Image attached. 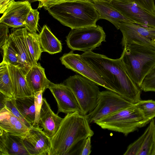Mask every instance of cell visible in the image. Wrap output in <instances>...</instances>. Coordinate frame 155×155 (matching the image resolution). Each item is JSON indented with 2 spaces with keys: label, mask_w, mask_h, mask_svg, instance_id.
Listing matches in <instances>:
<instances>
[{
  "label": "cell",
  "mask_w": 155,
  "mask_h": 155,
  "mask_svg": "<svg viewBox=\"0 0 155 155\" xmlns=\"http://www.w3.org/2000/svg\"><path fill=\"white\" fill-rule=\"evenodd\" d=\"M81 56L116 93L134 104L141 100L140 89L127 71L120 58L111 59L91 50L84 52Z\"/></svg>",
  "instance_id": "cell-1"
},
{
  "label": "cell",
  "mask_w": 155,
  "mask_h": 155,
  "mask_svg": "<svg viewBox=\"0 0 155 155\" xmlns=\"http://www.w3.org/2000/svg\"><path fill=\"white\" fill-rule=\"evenodd\" d=\"M94 134L85 115L78 112L68 114L51 138L48 155H76L83 141Z\"/></svg>",
  "instance_id": "cell-2"
},
{
  "label": "cell",
  "mask_w": 155,
  "mask_h": 155,
  "mask_svg": "<svg viewBox=\"0 0 155 155\" xmlns=\"http://www.w3.org/2000/svg\"><path fill=\"white\" fill-rule=\"evenodd\" d=\"M54 18L71 29L97 26L99 14L91 0L65 2L45 9Z\"/></svg>",
  "instance_id": "cell-3"
},
{
  "label": "cell",
  "mask_w": 155,
  "mask_h": 155,
  "mask_svg": "<svg viewBox=\"0 0 155 155\" xmlns=\"http://www.w3.org/2000/svg\"><path fill=\"white\" fill-rule=\"evenodd\" d=\"M120 58L127 72L140 88L144 78L155 66V50L141 45H126Z\"/></svg>",
  "instance_id": "cell-4"
},
{
  "label": "cell",
  "mask_w": 155,
  "mask_h": 155,
  "mask_svg": "<svg viewBox=\"0 0 155 155\" xmlns=\"http://www.w3.org/2000/svg\"><path fill=\"white\" fill-rule=\"evenodd\" d=\"M150 121L133 104L97 120L94 123L104 129L122 133L127 136Z\"/></svg>",
  "instance_id": "cell-5"
},
{
  "label": "cell",
  "mask_w": 155,
  "mask_h": 155,
  "mask_svg": "<svg viewBox=\"0 0 155 155\" xmlns=\"http://www.w3.org/2000/svg\"><path fill=\"white\" fill-rule=\"evenodd\" d=\"M64 82L75 95L82 115H86L92 111L97 105L100 92L98 85L78 74L70 76Z\"/></svg>",
  "instance_id": "cell-6"
},
{
  "label": "cell",
  "mask_w": 155,
  "mask_h": 155,
  "mask_svg": "<svg viewBox=\"0 0 155 155\" xmlns=\"http://www.w3.org/2000/svg\"><path fill=\"white\" fill-rule=\"evenodd\" d=\"M106 37L103 27L97 25L71 29L66 37V41L72 50L86 52L101 45L106 41Z\"/></svg>",
  "instance_id": "cell-7"
},
{
  "label": "cell",
  "mask_w": 155,
  "mask_h": 155,
  "mask_svg": "<svg viewBox=\"0 0 155 155\" xmlns=\"http://www.w3.org/2000/svg\"><path fill=\"white\" fill-rule=\"evenodd\" d=\"M117 93L108 90L100 91L97 104L91 112L85 115L89 123L95 121L133 105Z\"/></svg>",
  "instance_id": "cell-8"
},
{
  "label": "cell",
  "mask_w": 155,
  "mask_h": 155,
  "mask_svg": "<svg viewBox=\"0 0 155 155\" xmlns=\"http://www.w3.org/2000/svg\"><path fill=\"white\" fill-rule=\"evenodd\" d=\"M119 29L123 35V46L136 44L155 50V45L151 41L155 38V28L134 23L121 22Z\"/></svg>",
  "instance_id": "cell-9"
},
{
  "label": "cell",
  "mask_w": 155,
  "mask_h": 155,
  "mask_svg": "<svg viewBox=\"0 0 155 155\" xmlns=\"http://www.w3.org/2000/svg\"><path fill=\"white\" fill-rule=\"evenodd\" d=\"M60 59L62 64L66 68L92 81L98 85L115 92V90L82 57L81 55L75 54L72 50L64 54Z\"/></svg>",
  "instance_id": "cell-10"
},
{
  "label": "cell",
  "mask_w": 155,
  "mask_h": 155,
  "mask_svg": "<svg viewBox=\"0 0 155 155\" xmlns=\"http://www.w3.org/2000/svg\"><path fill=\"white\" fill-rule=\"evenodd\" d=\"M48 88L56 101L57 114L60 113L67 114L78 112L82 114L81 109L75 95L65 84H56L50 81Z\"/></svg>",
  "instance_id": "cell-11"
},
{
  "label": "cell",
  "mask_w": 155,
  "mask_h": 155,
  "mask_svg": "<svg viewBox=\"0 0 155 155\" xmlns=\"http://www.w3.org/2000/svg\"><path fill=\"white\" fill-rule=\"evenodd\" d=\"M110 4L134 23L155 28V15L133 3L110 0Z\"/></svg>",
  "instance_id": "cell-12"
},
{
  "label": "cell",
  "mask_w": 155,
  "mask_h": 155,
  "mask_svg": "<svg viewBox=\"0 0 155 155\" xmlns=\"http://www.w3.org/2000/svg\"><path fill=\"white\" fill-rule=\"evenodd\" d=\"M22 136L29 155H49L51 138L45 133L42 128L32 126Z\"/></svg>",
  "instance_id": "cell-13"
},
{
  "label": "cell",
  "mask_w": 155,
  "mask_h": 155,
  "mask_svg": "<svg viewBox=\"0 0 155 155\" xmlns=\"http://www.w3.org/2000/svg\"><path fill=\"white\" fill-rule=\"evenodd\" d=\"M32 8L28 1L13 0L3 13L0 19V23L13 28L24 27V22Z\"/></svg>",
  "instance_id": "cell-14"
},
{
  "label": "cell",
  "mask_w": 155,
  "mask_h": 155,
  "mask_svg": "<svg viewBox=\"0 0 155 155\" xmlns=\"http://www.w3.org/2000/svg\"><path fill=\"white\" fill-rule=\"evenodd\" d=\"M27 31L25 27L13 28L10 34L19 57V68L25 76L33 64L26 42Z\"/></svg>",
  "instance_id": "cell-15"
},
{
  "label": "cell",
  "mask_w": 155,
  "mask_h": 155,
  "mask_svg": "<svg viewBox=\"0 0 155 155\" xmlns=\"http://www.w3.org/2000/svg\"><path fill=\"white\" fill-rule=\"evenodd\" d=\"M23 134H14L0 129V155H29L24 143Z\"/></svg>",
  "instance_id": "cell-16"
},
{
  "label": "cell",
  "mask_w": 155,
  "mask_h": 155,
  "mask_svg": "<svg viewBox=\"0 0 155 155\" xmlns=\"http://www.w3.org/2000/svg\"><path fill=\"white\" fill-rule=\"evenodd\" d=\"M63 119L54 113L46 99L43 98L38 126L48 137L51 138L56 134Z\"/></svg>",
  "instance_id": "cell-17"
},
{
  "label": "cell",
  "mask_w": 155,
  "mask_h": 155,
  "mask_svg": "<svg viewBox=\"0 0 155 155\" xmlns=\"http://www.w3.org/2000/svg\"><path fill=\"white\" fill-rule=\"evenodd\" d=\"M92 2L99 14V19L108 21L117 29H119L121 22L134 23L114 8L110 2L101 1Z\"/></svg>",
  "instance_id": "cell-18"
},
{
  "label": "cell",
  "mask_w": 155,
  "mask_h": 155,
  "mask_svg": "<svg viewBox=\"0 0 155 155\" xmlns=\"http://www.w3.org/2000/svg\"><path fill=\"white\" fill-rule=\"evenodd\" d=\"M29 128L5 107L0 109V129L13 134L22 135Z\"/></svg>",
  "instance_id": "cell-19"
},
{
  "label": "cell",
  "mask_w": 155,
  "mask_h": 155,
  "mask_svg": "<svg viewBox=\"0 0 155 155\" xmlns=\"http://www.w3.org/2000/svg\"><path fill=\"white\" fill-rule=\"evenodd\" d=\"M28 84L33 94L48 88L50 81L47 78L45 69L40 63L33 64L25 75Z\"/></svg>",
  "instance_id": "cell-20"
},
{
  "label": "cell",
  "mask_w": 155,
  "mask_h": 155,
  "mask_svg": "<svg viewBox=\"0 0 155 155\" xmlns=\"http://www.w3.org/2000/svg\"><path fill=\"white\" fill-rule=\"evenodd\" d=\"M7 64L12 82L15 98L33 95L25 76L20 68L11 64Z\"/></svg>",
  "instance_id": "cell-21"
},
{
  "label": "cell",
  "mask_w": 155,
  "mask_h": 155,
  "mask_svg": "<svg viewBox=\"0 0 155 155\" xmlns=\"http://www.w3.org/2000/svg\"><path fill=\"white\" fill-rule=\"evenodd\" d=\"M39 38L43 52L54 54L61 51L62 45L60 41L46 25L42 28L39 34Z\"/></svg>",
  "instance_id": "cell-22"
},
{
  "label": "cell",
  "mask_w": 155,
  "mask_h": 155,
  "mask_svg": "<svg viewBox=\"0 0 155 155\" xmlns=\"http://www.w3.org/2000/svg\"><path fill=\"white\" fill-rule=\"evenodd\" d=\"M18 110L24 118L32 126L35 119V108L34 95L15 98Z\"/></svg>",
  "instance_id": "cell-23"
},
{
  "label": "cell",
  "mask_w": 155,
  "mask_h": 155,
  "mask_svg": "<svg viewBox=\"0 0 155 155\" xmlns=\"http://www.w3.org/2000/svg\"><path fill=\"white\" fill-rule=\"evenodd\" d=\"M0 92L6 96L15 98L8 64L3 61L0 64Z\"/></svg>",
  "instance_id": "cell-24"
},
{
  "label": "cell",
  "mask_w": 155,
  "mask_h": 155,
  "mask_svg": "<svg viewBox=\"0 0 155 155\" xmlns=\"http://www.w3.org/2000/svg\"><path fill=\"white\" fill-rule=\"evenodd\" d=\"M26 40L28 49L33 64L37 63L43 52L39 41V34L28 31L26 35Z\"/></svg>",
  "instance_id": "cell-25"
},
{
  "label": "cell",
  "mask_w": 155,
  "mask_h": 155,
  "mask_svg": "<svg viewBox=\"0 0 155 155\" xmlns=\"http://www.w3.org/2000/svg\"><path fill=\"white\" fill-rule=\"evenodd\" d=\"M3 51L2 61L19 68V60L12 39L10 34L4 44L1 48Z\"/></svg>",
  "instance_id": "cell-26"
},
{
  "label": "cell",
  "mask_w": 155,
  "mask_h": 155,
  "mask_svg": "<svg viewBox=\"0 0 155 155\" xmlns=\"http://www.w3.org/2000/svg\"><path fill=\"white\" fill-rule=\"evenodd\" d=\"M147 131L138 155H152L155 143V119L150 122Z\"/></svg>",
  "instance_id": "cell-27"
},
{
  "label": "cell",
  "mask_w": 155,
  "mask_h": 155,
  "mask_svg": "<svg viewBox=\"0 0 155 155\" xmlns=\"http://www.w3.org/2000/svg\"><path fill=\"white\" fill-rule=\"evenodd\" d=\"M5 107L28 127L30 128L32 126L24 118L18 110L16 104L15 98L6 96L0 92V109Z\"/></svg>",
  "instance_id": "cell-28"
},
{
  "label": "cell",
  "mask_w": 155,
  "mask_h": 155,
  "mask_svg": "<svg viewBox=\"0 0 155 155\" xmlns=\"http://www.w3.org/2000/svg\"><path fill=\"white\" fill-rule=\"evenodd\" d=\"M144 117L150 121L155 117V101L140 100L134 104Z\"/></svg>",
  "instance_id": "cell-29"
},
{
  "label": "cell",
  "mask_w": 155,
  "mask_h": 155,
  "mask_svg": "<svg viewBox=\"0 0 155 155\" xmlns=\"http://www.w3.org/2000/svg\"><path fill=\"white\" fill-rule=\"evenodd\" d=\"M39 19V12L37 9L32 8L24 22V27L30 32L37 33L38 31V25Z\"/></svg>",
  "instance_id": "cell-30"
},
{
  "label": "cell",
  "mask_w": 155,
  "mask_h": 155,
  "mask_svg": "<svg viewBox=\"0 0 155 155\" xmlns=\"http://www.w3.org/2000/svg\"><path fill=\"white\" fill-rule=\"evenodd\" d=\"M140 88L144 92H155V66L144 78Z\"/></svg>",
  "instance_id": "cell-31"
},
{
  "label": "cell",
  "mask_w": 155,
  "mask_h": 155,
  "mask_svg": "<svg viewBox=\"0 0 155 155\" xmlns=\"http://www.w3.org/2000/svg\"><path fill=\"white\" fill-rule=\"evenodd\" d=\"M147 131L146 129L143 134L136 140L130 144L127 147L124 155H138L142 147L144 138Z\"/></svg>",
  "instance_id": "cell-32"
},
{
  "label": "cell",
  "mask_w": 155,
  "mask_h": 155,
  "mask_svg": "<svg viewBox=\"0 0 155 155\" xmlns=\"http://www.w3.org/2000/svg\"><path fill=\"white\" fill-rule=\"evenodd\" d=\"M42 91H40L34 94L35 108V119L33 126L39 127V122L42 102Z\"/></svg>",
  "instance_id": "cell-33"
},
{
  "label": "cell",
  "mask_w": 155,
  "mask_h": 155,
  "mask_svg": "<svg viewBox=\"0 0 155 155\" xmlns=\"http://www.w3.org/2000/svg\"><path fill=\"white\" fill-rule=\"evenodd\" d=\"M128 3H134L149 12L155 15V6L154 0H117Z\"/></svg>",
  "instance_id": "cell-34"
},
{
  "label": "cell",
  "mask_w": 155,
  "mask_h": 155,
  "mask_svg": "<svg viewBox=\"0 0 155 155\" xmlns=\"http://www.w3.org/2000/svg\"><path fill=\"white\" fill-rule=\"evenodd\" d=\"M91 137H89L84 139L79 147L76 155H89L91 152Z\"/></svg>",
  "instance_id": "cell-35"
},
{
  "label": "cell",
  "mask_w": 155,
  "mask_h": 155,
  "mask_svg": "<svg viewBox=\"0 0 155 155\" xmlns=\"http://www.w3.org/2000/svg\"><path fill=\"white\" fill-rule=\"evenodd\" d=\"M8 27L6 25L0 23V47L5 43L8 39L9 35Z\"/></svg>",
  "instance_id": "cell-36"
},
{
  "label": "cell",
  "mask_w": 155,
  "mask_h": 155,
  "mask_svg": "<svg viewBox=\"0 0 155 155\" xmlns=\"http://www.w3.org/2000/svg\"><path fill=\"white\" fill-rule=\"evenodd\" d=\"M90 0H58V1L56 2L53 5L55 4L65 2L68 1H89ZM52 6V5H51Z\"/></svg>",
  "instance_id": "cell-37"
},
{
  "label": "cell",
  "mask_w": 155,
  "mask_h": 155,
  "mask_svg": "<svg viewBox=\"0 0 155 155\" xmlns=\"http://www.w3.org/2000/svg\"><path fill=\"white\" fill-rule=\"evenodd\" d=\"M92 2L96 1H106L109 2L110 1V0H92Z\"/></svg>",
  "instance_id": "cell-38"
},
{
  "label": "cell",
  "mask_w": 155,
  "mask_h": 155,
  "mask_svg": "<svg viewBox=\"0 0 155 155\" xmlns=\"http://www.w3.org/2000/svg\"><path fill=\"white\" fill-rule=\"evenodd\" d=\"M152 155H155V143Z\"/></svg>",
  "instance_id": "cell-39"
},
{
  "label": "cell",
  "mask_w": 155,
  "mask_h": 155,
  "mask_svg": "<svg viewBox=\"0 0 155 155\" xmlns=\"http://www.w3.org/2000/svg\"><path fill=\"white\" fill-rule=\"evenodd\" d=\"M152 43L155 45V38L151 40Z\"/></svg>",
  "instance_id": "cell-40"
},
{
  "label": "cell",
  "mask_w": 155,
  "mask_h": 155,
  "mask_svg": "<svg viewBox=\"0 0 155 155\" xmlns=\"http://www.w3.org/2000/svg\"><path fill=\"white\" fill-rule=\"evenodd\" d=\"M10 0V2H11L12 1H13V0Z\"/></svg>",
  "instance_id": "cell-41"
},
{
  "label": "cell",
  "mask_w": 155,
  "mask_h": 155,
  "mask_svg": "<svg viewBox=\"0 0 155 155\" xmlns=\"http://www.w3.org/2000/svg\"><path fill=\"white\" fill-rule=\"evenodd\" d=\"M154 3H155V0H154Z\"/></svg>",
  "instance_id": "cell-42"
},
{
  "label": "cell",
  "mask_w": 155,
  "mask_h": 155,
  "mask_svg": "<svg viewBox=\"0 0 155 155\" xmlns=\"http://www.w3.org/2000/svg\"></svg>",
  "instance_id": "cell-43"
}]
</instances>
